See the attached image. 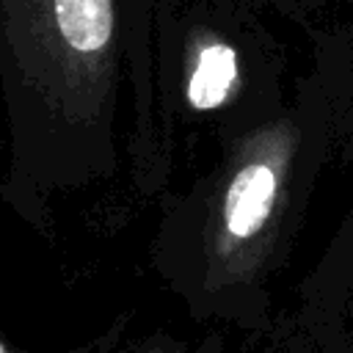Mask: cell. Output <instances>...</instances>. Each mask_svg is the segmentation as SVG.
Segmentation results:
<instances>
[{"instance_id":"cell-1","label":"cell","mask_w":353,"mask_h":353,"mask_svg":"<svg viewBox=\"0 0 353 353\" xmlns=\"http://www.w3.org/2000/svg\"><path fill=\"white\" fill-rule=\"evenodd\" d=\"M331 143V108L306 74L276 116L221 138L210 168L160 196L149 270L196 323L270 331V279Z\"/></svg>"},{"instance_id":"cell-2","label":"cell","mask_w":353,"mask_h":353,"mask_svg":"<svg viewBox=\"0 0 353 353\" xmlns=\"http://www.w3.org/2000/svg\"><path fill=\"white\" fill-rule=\"evenodd\" d=\"M127 47L130 0H0V201L41 237H52L61 199L113 182L124 165Z\"/></svg>"},{"instance_id":"cell-3","label":"cell","mask_w":353,"mask_h":353,"mask_svg":"<svg viewBox=\"0 0 353 353\" xmlns=\"http://www.w3.org/2000/svg\"><path fill=\"white\" fill-rule=\"evenodd\" d=\"M281 47L254 0H154V105L168 163L276 116Z\"/></svg>"},{"instance_id":"cell-4","label":"cell","mask_w":353,"mask_h":353,"mask_svg":"<svg viewBox=\"0 0 353 353\" xmlns=\"http://www.w3.org/2000/svg\"><path fill=\"white\" fill-rule=\"evenodd\" d=\"M342 6V19H331L325 25L306 22L303 28L314 50L309 77L317 83L331 108L334 141L345 138L353 149V0Z\"/></svg>"},{"instance_id":"cell-5","label":"cell","mask_w":353,"mask_h":353,"mask_svg":"<svg viewBox=\"0 0 353 353\" xmlns=\"http://www.w3.org/2000/svg\"><path fill=\"white\" fill-rule=\"evenodd\" d=\"M119 353H226V334L210 331L199 339H185L168 328H149L143 334H130Z\"/></svg>"},{"instance_id":"cell-6","label":"cell","mask_w":353,"mask_h":353,"mask_svg":"<svg viewBox=\"0 0 353 353\" xmlns=\"http://www.w3.org/2000/svg\"><path fill=\"white\" fill-rule=\"evenodd\" d=\"M132 323H135V309H121L119 314L110 317V323L97 331L94 336L72 345V347H61V350H47V353H119V347L127 342V336L132 334ZM0 353H44V350H30L17 345L11 336H6L0 331Z\"/></svg>"},{"instance_id":"cell-7","label":"cell","mask_w":353,"mask_h":353,"mask_svg":"<svg viewBox=\"0 0 353 353\" xmlns=\"http://www.w3.org/2000/svg\"><path fill=\"white\" fill-rule=\"evenodd\" d=\"M339 3H347V0H256V6L265 11V8H276L281 17L287 19H306L309 14H317V11H325L328 6H339Z\"/></svg>"}]
</instances>
